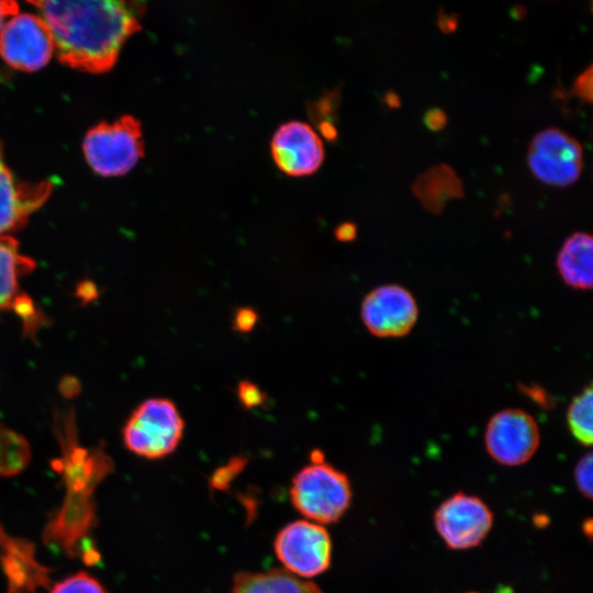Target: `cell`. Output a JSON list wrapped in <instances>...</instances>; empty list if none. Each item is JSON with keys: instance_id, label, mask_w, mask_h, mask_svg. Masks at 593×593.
Wrapping results in <instances>:
<instances>
[{"instance_id": "8992f818", "label": "cell", "mask_w": 593, "mask_h": 593, "mask_svg": "<svg viewBox=\"0 0 593 593\" xmlns=\"http://www.w3.org/2000/svg\"><path fill=\"white\" fill-rule=\"evenodd\" d=\"M527 164L542 183L567 187L574 183L582 170L583 149L571 135L558 127L537 133L529 144Z\"/></svg>"}, {"instance_id": "6da1fadb", "label": "cell", "mask_w": 593, "mask_h": 593, "mask_svg": "<svg viewBox=\"0 0 593 593\" xmlns=\"http://www.w3.org/2000/svg\"><path fill=\"white\" fill-rule=\"evenodd\" d=\"M48 25L60 63L101 74L116 63L119 53L141 30L136 4L116 0L30 1Z\"/></svg>"}, {"instance_id": "4dcf8cb0", "label": "cell", "mask_w": 593, "mask_h": 593, "mask_svg": "<svg viewBox=\"0 0 593 593\" xmlns=\"http://www.w3.org/2000/svg\"><path fill=\"white\" fill-rule=\"evenodd\" d=\"M514 20H523L527 14V9L523 4H515L510 11Z\"/></svg>"}, {"instance_id": "d6986e66", "label": "cell", "mask_w": 593, "mask_h": 593, "mask_svg": "<svg viewBox=\"0 0 593 593\" xmlns=\"http://www.w3.org/2000/svg\"><path fill=\"white\" fill-rule=\"evenodd\" d=\"M48 593H108L93 575L80 571L55 583Z\"/></svg>"}, {"instance_id": "83f0119b", "label": "cell", "mask_w": 593, "mask_h": 593, "mask_svg": "<svg viewBox=\"0 0 593 593\" xmlns=\"http://www.w3.org/2000/svg\"><path fill=\"white\" fill-rule=\"evenodd\" d=\"M19 13V4L11 0H0V30L8 18H12Z\"/></svg>"}, {"instance_id": "ac0fdd59", "label": "cell", "mask_w": 593, "mask_h": 593, "mask_svg": "<svg viewBox=\"0 0 593 593\" xmlns=\"http://www.w3.org/2000/svg\"><path fill=\"white\" fill-rule=\"evenodd\" d=\"M593 393L588 385L570 402L567 410V424L573 437L590 447L593 440Z\"/></svg>"}, {"instance_id": "cb8c5ba5", "label": "cell", "mask_w": 593, "mask_h": 593, "mask_svg": "<svg viewBox=\"0 0 593 593\" xmlns=\"http://www.w3.org/2000/svg\"><path fill=\"white\" fill-rule=\"evenodd\" d=\"M423 122L429 131L438 132L447 125L448 118L440 108H430L425 112Z\"/></svg>"}, {"instance_id": "4316f807", "label": "cell", "mask_w": 593, "mask_h": 593, "mask_svg": "<svg viewBox=\"0 0 593 593\" xmlns=\"http://www.w3.org/2000/svg\"><path fill=\"white\" fill-rule=\"evenodd\" d=\"M335 237L343 243L351 242L357 236V226L351 222H344L335 228Z\"/></svg>"}, {"instance_id": "d6a6232c", "label": "cell", "mask_w": 593, "mask_h": 593, "mask_svg": "<svg viewBox=\"0 0 593 593\" xmlns=\"http://www.w3.org/2000/svg\"><path fill=\"white\" fill-rule=\"evenodd\" d=\"M13 539L9 538L5 533H4V529L3 527L1 526L0 524V545H8L9 542H11Z\"/></svg>"}, {"instance_id": "836d02e7", "label": "cell", "mask_w": 593, "mask_h": 593, "mask_svg": "<svg viewBox=\"0 0 593 593\" xmlns=\"http://www.w3.org/2000/svg\"><path fill=\"white\" fill-rule=\"evenodd\" d=\"M469 593H479V592H469Z\"/></svg>"}, {"instance_id": "d4e9b609", "label": "cell", "mask_w": 593, "mask_h": 593, "mask_svg": "<svg viewBox=\"0 0 593 593\" xmlns=\"http://www.w3.org/2000/svg\"><path fill=\"white\" fill-rule=\"evenodd\" d=\"M522 392L540 407L549 409L553 405V399L538 385H523Z\"/></svg>"}, {"instance_id": "4fadbf2b", "label": "cell", "mask_w": 593, "mask_h": 593, "mask_svg": "<svg viewBox=\"0 0 593 593\" xmlns=\"http://www.w3.org/2000/svg\"><path fill=\"white\" fill-rule=\"evenodd\" d=\"M557 270L562 281L575 290H591L593 284V238L585 232L568 236L557 255Z\"/></svg>"}, {"instance_id": "3957f363", "label": "cell", "mask_w": 593, "mask_h": 593, "mask_svg": "<svg viewBox=\"0 0 593 593\" xmlns=\"http://www.w3.org/2000/svg\"><path fill=\"white\" fill-rule=\"evenodd\" d=\"M183 432L184 419L176 403L167 398H149L133 411L122 436L134 455L159 459L177 449Z\"/></svg>"}, {"instance_id": "8fae6325", "label": "cell", "mask_w": 593, "mask_h": 593, "mask_svg": "<svg viewBox=\"0 0 593 593\" xmlns=\"http://www.w3.org/2000/svg\"><path fill=\"white\" fill-rule=\"evenodd\" d=\"M270 149L277 167L292 177L314 174L325 156L318 134L301 121L280 125L271 138Z\"/></svg>"}, {"instance_id": "2e32d148", "label": "cell", "mask_w": 593, "mask_h": 593, "mask_svg": "<svg viewBox=\"0 0 593 593\" xmlns=\"http://www.w3.org/2000/svg\"><path fill=\"white\" fill-rule=\"evenodd\" d=\"M34 267L35 262L20 253L15 238L0 235V311L12 303L20 278L31 272Z\"/></svg>"}, {"instance_id": "5b68a950", "label": "cell", "mask_w": 593, "mask_h": 593, "mask_svg": "<svg viewBox=\"0 0 593 593\" xmlns=\"http://www.w3.org/2000/svg\"><path fill=\"white\" fill-rule=\"evenodd\" d=\"M275 551L287 572L300 579H309L329 567L332 541L322 525L296 521L278 533Z\"/></svg>"}, {"instance_id": "9c48e42d", "label": "cell", "mask_w": 593, "mask_h": 593, "mask_svg": "<svg viewBox=\"0 0 593 593\" xmlns=\"http://www.w3.org/2000/svg\"><path fill=\"white\" fill-rule=\"evenodd\" d=\"M435 528L446 546L454 550L477 547L493 525V514L478 496L458 492L436 510Z\"/></svg>"}, {"instance_id": "e0dca14e", "label": "cell", "mask_w": 593, "mask_h": 593, "mask_svg": "<svg viewBox=\"0 0 593 593\" xmlns=\"http://www.w3.org/2000/svg\"><path fill=\"white\" fill-rule=\"evenodd\" d=\"M31 460L29 441L0 422V477H11L23 471Z\"/></svg>"}, {"instance_id": "f546056e", "label": "cell", "mask_w": 593, "mask_h": 593, "mask_svg": "<svg viewBox=\"0 0 593 593\" xmlns=\"http://www.w3.org/2000/svg\"><path fill=\"white\" fill-rule=\"evenodd\" d=\"M321 133L329 141L337 138V130L331 121H322L320 125Z\"/></svg>"}, {"instance_id": "7402d4cb", "label": "cell", "mask_w": 593, "mask_h": 593, "mask_svg": "<svg viewBox=\"0 0 593 593\" xmlns=\"http://www.w3.org/2000/svg\"><path fill=\"white\" fill-rule=\"evenodd\" d=\"M593 67L589 65L581 71L572 83V93L583 102H592Z\"/></svg>"}, {"instance_id": "ba28073f", "label": "cell", "mask_w": 593, "mask_h": 593, "mask_svg": "<svg viewBox=\"0 0 593 593\" xmlns=\"http://www.w3.org/2000/svg\"><path fill=\"white\" fill-rule=\"evenodd\" d=\"M360 318L366 329L379 338L407 335L418 318L413 293L398 283H385L370 290L360 305Z\"/></svg>"}, {"instance_id": "44dd1931", "label": "cell", "mask_w": 593, "mask_h": 593, "mask_svg": "<svg viewBox=\"0 0 593 593\" xmlns=\"http://www.w3.org/2000/svg\"><path fill=\"white\" fill-rule=\"evenodd\" d=\"M593 457L591 452L585 454L574 468V480L578 490L589 500L592 499V468Z\"/></svg>"}, {"instance_id": "ffe728a7", "label": "cell", "mask_w": 593, "mask_h": 593, "mask_svg": "<svg viewBox=\"0 0 593 593\" xmlns=\"http://www.w3.org/2000/svg\"><path fill=\"white\" fill-rule=\"evenodd\" d=\"M238 402L246 410H253L265 404L267 394L262 389L250 380H240L236 387Z\"/></svg>"}, {"instance_id": "7c38bea8", "label": "cell", "mask_w": 593, "mask_h": 593, "mask_svg": "<svg viewBox=\"0 0 593 593\" xmlns=\"http://www.w3.org/2000/svg\"><path fill=\"white\" fill-rule=\"evenodd\" d=\"M53 190L49 181L19 182L5 164L0 141V235L23 227Z\"/></svg>"}, {"instance_id": "1f68e13d", "label": "cell", "mask_w": 593, "mask_h": 593, "mask_svg": "<svg viewBox=\"0 0 593 593\" xmlns=\"http://www.w3.org/2000/svg\"><path fill=\"white\" fill-rule=\"evenodd\" d=\"M583 532L589 538L592 536V519L588 518L583 524Z\"/></svg>"}, {"instance_id": "7a4b0ae2", "label": "cell", "mask_w": 593, "mask_h": 593, "mask_svg": "<svg viewBox=\"0 0 593 593\" xmlns=\"http://www.w3.org/2000/svg\"><path fill=\"white\" fill-rule=\"evenodd\" d=\"M290 496L306 521L322 525L344 515L351 501V489L345 473L325 462L323 452L315 449L311 462L294 475Z\"/></svg>"}, {"instance_id": "52a82bcc", "label": "cell", "mask_w": 593, "mask_h": 593, "mask_svg": "<svg viewBox=\"0 0 593 593\" xmlns=\"http://www.w3.org/2000/svg\"><path fill=\"white\" fill-rule=\"evenodd\" d=\"M540 443V432L535 418L521 409H504L491 416L484 432L489 456L502 466L526 463Z\"/></svg>"}, {"instance_id": "5bb4252c", "label": "cell", "mask_w": 593, "mask_h": 593, "mask_svg": "<svg viewBox=\"0 0 593 593\" xmlns=\"http://www.w3.org/2000/svg\"><path fill=\"white\" fill-rule=\"evenodd\" d=\"M412 191L423 208L434 214L441 213L448 201L465 197L462 180L447 164H438L418 175Z\"/></svg>"}, {"instance_id": "277c9868", "label": "cell", "mask_w": 593, "mask_h": 593, "mask_svg": "<svg viewBox=\"0 0 593 593\" xmlns=\"http://www.w3.org/2000/svg\"><path fill=\"white\" fill-rule=\"evenodd\" d=\"M83 154L89 166L104 177L127 174L144 156L142 125L132 115L101 122L83 138Z\"/></svg>"}, {"instance_id": "9a60e30c", "label": "cell", "mask_w": 593, "mask_h": 593, "mask_svg": "<svg viewBox=\"0 0 593 593\" xmlns=\"http://www.w3.org/2000/svg\"><path fill=\"white\" fill-rule=\"evenodd\" d=\"M232 593H321L317 585L286 570L240 572L233 582Z\"/></svg>"}, {"instance_id": "484cf974", "label": "cell", "mask_w": 593, "mask_h": 593, "mask_svg": "<svg viewBox=\"0 0 593 593\" xmlns=\"http://www.w3.org/2000/svg\"><path fill=\"white\" fill-rule=\"evenodd\" d=\"M437 26L445 34L454 33L459 25V14L446 13L444 9H440L437 14Z\"/></svg>"}, {"instance_id": "603a6c76", "label": "cell", "mask_w": 593, "mask_h": 593, "mask_svg": "<svg viewBox=\"0 0 593 593\" xmlns=\"http://www.w3.org/2000/svg\"><path fill=\"white\" fill-rule=\"evenodd\" d=\"M258 322L257 312L249 306H242L235 310L233 315V328L238 333H250Z\"/></svg>"}, {"instance_id": "f1b7e54d", "label": "cell", "mask_w": 593, "mask_h": 593, "mask_svg": "<svg viewBox=\"0 0 593 593\" xmlns=\"http://www.w3.org/2000/svg\"><path fill=\"white\" fill-rule=\"evenodd\" d=\"M382 102L389 108V109H398L401 107V99L400 96L393 91L389 90L384 93Z\"/></svg>"}, {"instance_id": "30bf717a", "label": "cell", "mask_w": 593, "mask_h": 593, "mask_svg": "<svg viewBox=\"0 0 593 593\" xmlns=\"http://www.w3.org/2000/svg\"><path fill=\"white\" fill-rule=\"evenodd\" d=\"M53 53L52 32L40 15L18 13L0 30V55L14 69L36 71L51 60Z\"/></svg>"}]
</instances>
